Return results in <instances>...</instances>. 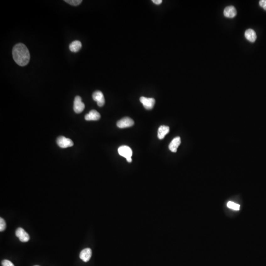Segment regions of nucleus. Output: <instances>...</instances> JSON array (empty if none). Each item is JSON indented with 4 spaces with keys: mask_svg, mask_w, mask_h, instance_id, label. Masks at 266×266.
<instances>
[{
    "mask_svg": "<svg viewBox=\"0 0 266 266\" xmlns=\"http://www.w3.org/2000/svg\"><path fill=\"white\" fill-rule=\"evenodd\" d=\"M13 56L14 61L20 66H26L30 59L29 51L26 46L22 43H19L14 46Z\"/></svg>",
    "mask_w": 266,
    "mask_h": 266,
    "instance_id": "1",
    "label": "nucleus"
},
{
    "mask_svg": "<svg viewBox=\"0 0 266 266\" xmlns=\"http://www.w3.org/2000/svg\"><path fill=\"white\" fill-rule=\"evenodd\" d=\"M118 152L120 156L126 158L128 162L131 163L132 161L131 157L132 156L133 151L130 147L126 145H123L118 148Z\"/></svg>",
    "mask_w": 266,
    "mask_h": 266,
    "instance_id": "2",
    "label": "nucleus"
},
{
    "mask_svg": "<svg viewBox=\"0 0 266 266\" xmlns=\"http://www.w3.org/2000/svg\"><path fill=\"white\" fill-rule=\"evenodd\" d=\"M57 144L59 147L62 149H65L73 145V142L71 139L67 138L64 136H60L57 138Z\"/></svg>",
    "mask_w": 266,
    "mask_h": 266,
    "instance_id": "3",
    "label": "nucleus"
},
{
    "mask_svg": "<svg viewBox=\"0 0 266 266\" xmlns=\"http://www.w3.org/2000/svg\"><path fill=\"white\" fill-rule=\"evenodd\" d=\"M85 108V105L82 102V99L80 96H76L74 99L73 103V110L77 113L82 112Z\"/></svg>",
    "mask_w": 266,
    "mask_h": 266,
    "instance_id": "4",
    "label": "nucleus"
},
{
    "mask_svg": "<svg viewBox=\"0 0 266 266\" xmlns=\"http://www.w3.org/2000/svg\"><path fill=\"white\" fill-rule=\"evenodd\" d=\"M140 102L142 103L144 108L146 110H149L153 109L155 103V100L152 98H146L142 97L140 98Z\"/></svg>",
    "mask_w": 266,
    "mask_h": 266,
    "instance_id": "5",
    "label": "nucleus"
},
{
    "mask_svg": "<svg viewBox=\"0 0 266 266\" xmlns=\"http://www.w3.org/2000/svg\"><path fill=\"white\" fill-rule=\"evenodd\" d=\"M15 235L21 242H27L30 240L28 234L22 228H19L15 231Z\"/></svg>",
    "mask_w": 266,
    "mask_h": 266,
    "instance_id": "6",
    "label": "nucleus"
},
{
    "mask_svg": "<svg viewBox=\"0 0 266 266\" xmlns=\"http://www.w3.org/2000/svg\"><path fill=\"white\" fill-rule=\"evenodd\" d=\"M134 122L133 119L128 117L122 118L121 120L118 121L117 126L119 128H125L130 127L134 125Z\"/></svg>",
    "mask_w": 266,
    "mask_h": 266,
    "instance_id": "7",
    "label": "nucleus"
},
{
    "mask_svg": "<svg viewBox=\"0 0 266 266\" xmlns=\"http://www.w3.org/2000/svg\"><path fill=\"white\" fill-rule=\"evenodd\" d=\"M92 98L95 101H96L98 106H103L105 103V100L104 98L103 93L100 91H96L93 93Z\"/></svg>",
    "mask_w": 266,
    "mask_h": 266,
    "instance_id": "8",
    "label": "nucleus"
},
{
    "mask_svg": "<svg viewBox=\"0 0 266 266\" xmlns=\"http://www.w3.org/2000/svg\"><path fill=\"white\" fill-rule=\"evenodd\" d=\"M237 12L236 9L234 6H230L226 7L224 9L223 14L224 16L227 18L232 19L235 17L236 15Z\"/></svg>",
    "mask_w": 266,
    "mask_h": 266,
    "instance_id": "9",
    "label": "nucleus"
},
{
    "mask_svg": "<svg viewBox=\"0 0 266 266\" xmlns=\"http://www.w3.org/2000/svg\"><path fill=\"white\" fill-rule=\"evenodd\" d=\"M92 256V250L90 248H87L81 251L79 257L83 261L87 262L90 259Z\"/></svg>",
    "mask_w": 266,
    "mask_h": 266,
    "instance_id": "10",
    "label": "nucleus"
},
{
    "mask_svg": "<svg viewBox=\"0 0 266 266\" xmlns=\"http://www.w3.org/2000/svg\"><path fill=\"white\" fill-rule=\"evenodd\" d=\"M100 113L95 110H92L85 116V119L87 121H96L100 118Z\"/></svg>",
    "mask_w": 266,
    "mask_h": 266,
    "instance_id": "11",
    "label": "nucleus"
},
{
    "mask_svg": "<svg viewBox=\"0 0 266 266\" xmlns=\"http://www.w3.org/2000/svg\"><path fill=\"white\" fill-rule=\"evenodd\" d=\"M181 139L180 137H177L175 138L172 139L170 144H169V149L171 152H176L177 151V148L181 144Z\"/></svg>",
    "mask_w": 266,
    "mask_h": 266,
    "instance_id": "12",
    "label": "nucleus"
},
{
    "mask_svg": "<svg viewBox=\"0 0 266 266\" xmlns=\"http://www.w3.org/2000/svg\"><path fill=\"white\" fill-rule=\"evenodd\" d=\"M244 36L246 37L247 40L251 42H254L257 39L256 32L251 29H248L245 32Z\"/></svg>",
    "mask_w": 266,
    "mask_h": 266,
    "instance_id": "13",
    "label": "nucleus"
},
{
    "mask_svg": "<svg viewBox=\"0 0 266 266\" xmlns=\"http://www.w3.org/2000/svg\"><path fill=\"white\" fill-rule=\"evenodd\" d=\"M169 127L167 126H161L158 131V138L160 139H163L165 136L169 133Z\"/></svg>",
    "mask_w": 266,
    "mask_h": 266,
    "instance_id": "14",
    "label": "nucleus"
},
{
    "mask_svg": "<svg viewBox=\"0 0 266 266\" xmlns=\"http://www.w3.org/2000/svg\"><path fill=\"white\" fill-rule=\"evenodd\" d=\"M81 47L82 44L79 41H73L69 46L70 50L73 52H77L81 49Z\"/></svg>",
    "mask_w": 266,
    "mask_h": 266,
    "instance_id": "15",
    "label": "nucleus"
},
{
    "mask_svg": "<svg viewBox=\"0 0 266 266\" xmlns=\"http://www.w3.org/2000/svg\"><path fill=\"white\" fill-rule=\"evenodd\" d=\"M227 207L231 209H234V210H240V206L239 204H237L235 203L232 202L231 201H230L227 203Z\"/></svg>",
    "mask_w": 266,
    "mask_h": 266,
    "instance_id": "16",
    "label": "nucleus"
},
{
    "mask_svg": "<svg viewBox=\"0 0 266 266\" xmlns=\"http://www.w3.org/2000/svg\"><path fill=\"white\" fill-rule=\"evenodd\" d=\"M64 1L72 6H77L80 5L82 1V0H65Z\"/></svg>",
    "mask_w": 266,
    "mask_h": 266,
    "instance_id": "17",
    "label": "nucleus"
},
{
    "mask_svg": "<svg viewBox=\"0 0 266 266\" xmlns=\"http://www.w3.org/2000/svg\"><path fill=\"white\" fill-rule=\"evenodd\" d=\"M6 228V223L3 218H0V231L3 232L5 231Z\"/></svg>",
    "mask_w": 266,
    "mask_h": 266,
    "instance_id": "18",
    "label": "nucleus"
},
{
    "mask_svg": "<svg viewBox=\"0 0 266 266\" xmlns=\"http://www.w3.org/2000/svg\"><path fill=\"white\" fill-rule=\"evenodd\" d=\"M2 266H14L12 262L8 260H4L2 262Z\"/></svg>",
    "mask_w": 266,
    "mask_h": 266,
    "instance_id": "19",
    "label": "nucleus"
},
{
    "mask_svg": "<svg viewBox=\"0 0 266 266\" xmlns=\"http://www.w3.org/2000/svg\"><path fill=\"white\" fill-rule=\"evenodd\" d=\"M259 5L264 10H266V0H261L259 1Z\"/></svg>",
    "mask_w": 266,
    "mask_h": 266,
    "instance_id": "20",
    "label": "nucleus"
},
{
    "mask_svg": "<svg viewBox=\"0 0 266 266\" xmlns=\"http://www.w3.org/2000/svg\"><path fill=\"white\" fill-rule=\"evenodd\" d=\"M152 2L156 5H159L162 3V0H153Z\"/></svg>",
    "mask_w": 266,
    "mask_h": 266,
    "instance_id": "21",
    "label": "nucleus"
},
{
    "mask_svg": "<svg viewBox=\"0 0 266 266\" xmlns=\"http://www.w3.org/2000/svg\"></svg>",
    "mask_w": 266,
    "mask_h": 266,
    "instance_id": "22",
    "label": "nucleus"
}]
</instances>
